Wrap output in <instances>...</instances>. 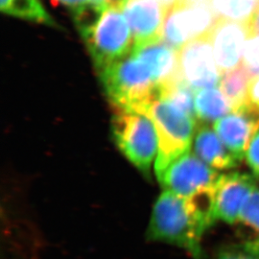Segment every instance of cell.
<instances>
[{"label":"cell","instance_id":"7402d4cb","mask_svg":"<svg viewBox=\"0 0 259 259\" xmlns=\"http://www.w3.org/2000/svg\"><path fill=\"white\" fill-rule=\"evenodd\" d=\"M214 259H259V255L241 245L224 248L216 253Z\"/></svg>","mask_w":259,"mask_h":259},{"label":"cell","instance_id":"7c38bea8","mask_svg":"<svg viewBox=\"0 0 259 259\" xmlns=\"http://www.w3.org/2000/svg\"><path fill=\"white\" fill-rule=\"evenodd\" d=\"M213 129L228 149L242 161L250 140L259 130V111L246 105L213 123Z\"/></svg>","mask_w":259,"mask_h":259},{"label":"cell","instance_id":"4fadbf2b","mask_svg":"<svg viewBox=\"0 0 259 259\" xmlns=\"http://www.w3.org/2000/svg\"><path fill=\"white\" fill-rule=\"evenodd\" d=\"M179 50L162 39L135 47L132 54L147 65L157 85L183 80L180 75Z\"/></svg>","mask_w":259,"mask_h":259},{"label":"cell","instance_id":"5bb4252c","mask_svg":"<svg viewBox=\"0 0 259 259\" xmlns=\"http://www.w3.org/2000/svg\"><path fill=\"white\" fill-rule=\"evenodd\" d=\"M192 145L195 155L217 171L231 170L240 164V160L224 144L208 124L198 123Z\"/></svg>","mask_w":259,"mask_h":259},{"label":"cell","instance_id":"8fae6325","mask_svg":"<svg viewBox=\"0 0 259 259\" xmlns=\"http://www.w3.org/2000/svg\"><path fill=\"white\" fill-rule=\"evenodd\" d=\"M121 10L131 28L134 48L161 39L167 10L157 0H127Z\"/></svg>","mask_w":259,"mask_h":259},{"label":"cell","instance_id":"484cf974","mask_svg":"<svg viewBox=\"0 0 259 259\" xmlns=\"http://www.w3.org/2000/svg\"><path fill=\"white\" fill-rule=\"evenodd\" d=\"M249 28H250V36L253 35V34H258L259 33V7L258 9L256 10L254 16L252 19L250 20V24H249Z\"/></svg>","mask_w":259,"mask_h":259},{"label":"cell","instance_id":"f1b7e54d","mask_svg":"<svg viewBox=\"0 0 259 259\" xmlns=\"http://www.w3.org/2000/svg\"><path fill=\"white\" fill-rule=\"evenodd\" d=\"M10 3H11V0H0L1 11H2L3 13H5V12H6V10L8 9Z\"/></svg>","mask_w":259,"mask_h":259},{"label":"cell","instance_id":"603a6c76","mask_svg":"<svg viewBox=\"0 0 259 259\" xmlns=\"http://www.w3.org/2000/svg\"><path fill=\"white\" fill-rule=\"evenodd\" d=\"M245 158L252 175L259 177V130L250 140Z\"/></svg>","mask_w":259,"mask_h":259},{"label":"cell","instance_id":"cb8c5ba5","mask_svg":"<svg viewBox=\"0 0 259 259\" xmlns=\"http://www.w3.org/2000/svg\"><path fill=\"white\" fill-rule=\"evenodd\" d=\"M247 106L251 110L259 111V76L250 80L247 94Z\"/></svg>","mask_w":259,"mask_h":259},{"label":"cell","instance_id":"5b68a950","mask_svg":"<svg viewBox=\"0 0 259 259\" xmlns=\"http://www.w3.org/2000/svg\"><path fill=\"white\" fill-rule=\"evenodd\" d=\"M133 39L129 23L122 15L121 7L107 8L92 36L84 41L97 73L131 55L134 48Z\"/></svg>","mask_w":259,"mask_h":259},{"label":"cell","instance_id":"277c9868","mask_svg":"<svg viewBox=\"0 0 259 259\" xmlns=\"http://www.w3.org/2000/svg\"><path fill=\"white\" fill-rule=\"evenodd\" d=\"M111 133L116 147L130 162L149 176L157 155V132L147 116L134 111L114 110Z\"/></svg>","mask_w":259,"mask_h":259},{"label":"cell","instance_id":"ffe728a7","mask_svg":"<svg viewBox=\"0 0 259 259\" xmlns=\"http://www.w3.org/2000/svg\"><path fill=\"white\" fill-rule=\"evenodd\" d=\"M239 223L257 233V238L246 242L243 246L247 250L259 255V188L250 196V200L242 212Z\"/></svg>","mask_w":259,"mask_h":259},{"label":"cell","instance_id":"9c48e42d","mask_svg":"<svg viewBox=\"0 0 259 259\" xmlns=\"http://www.w3.org/2000/svg\"><path fill=\"white\" fill-rule=\"evenodd\" d=\"M257 189L252 174L233 171L221 174L213 190L212 215L214 221L235 224Z\"/></svg>","mask_w":259,"mask_h":259},{"label":"cell","instance_id":"7a4b0ae2","mask_svg":"<svg viewBox=\"0 0 259 259\" xmlns=\"http://www.w3.org/2000/svg\"><path fill=\"white\" fill-rule=\"evenodd\" d=\"M137 112L147 116L155 125L158 141L155 172L159 181L168 167L190 152L198 121L172 103L160 98L158 93Z\"/></svg>","mask_w":259,"mask_h":259},{"label":"cell","instance_id":"9a60e30c","mask_svg":"<svg viewBox=\"0 0 259 259\" xmlns=\"http://www.w3.org/2000/svg\"><path fill=\"white\" fill-rule=\"evenodd\" d=\"M195 111L198 123L210 124L227 116L233 107L220 88H210L195 93Z\"/></svg>","mask_w":259,"mask_h":259},{"label":"cell","instance_id":"ac0fdd59","mask_svg":"<svg viewBox=\"0 0 259 259\" xmlns=\"http://www.w3.org/2000/svg\"><path fill=\"white\" fill-rule=\"evenodd\" d=\"M108 7L94 2H89L83 6L71 10V16L80 36L85 41L102 19Z\"/></svg>","mask_w":259,"mask_h":259},{"label":"cell","instance_id":"6da1fadb","mask_svg":"<svg viewBox=\"0 0 259 259\" xmlns=\"http://www.w3.org/2000/svg\"><path fill=\"white\" fill-rule=\"evenodd\" d=\"M214 223L210 212L203 206L164 190L154 205L147 237L174 244L199 259L203 253V235Z\"/></svg>","mask_w":259,"mask_h":259},{"label":"cell","instance_id":"ba28073f","mask_svg":"<svg viewBox=\"0 0 259 259\" xmlns=\"http://www.w3.org/2000/svg\"><path fill=\"white\" fill-rule=\"evenodd\" d=\"M180 75L194 91L219 87L222 74L216 63L210 33L189 41L179 52Z\"/></svg>","mask_w":259,"mask_h":259},{"label":"cell","instance_id":"3957f363","mask_svg":"<svg viewBox=\"0 0 259 259\" xmlns=\"http://www.w3.org/2000/svg\"><path fill=\"white\" fill-rule=\"evenodd\" d=\"M98 75L114 110L137 112L157 93V83L148 66L133 54L108 66Z\"/></svg>","mask_w":259,"mask_h":259},{"label":"cell","instance_id":"4316f807","mask_svg":"<svg viewBox=\"0 0 259 259\" xmlns=\"http://www.w3.org/2000/svg\"><path fill=\"white\" fill-rule=\"evenodd\" d=\"M157 1L167 10V12L171 8L175 7L176 5H179L184 2H188L187 0H157Z\"/></svg>","mask_w":259,"mask_h":259},{"label":"cell","instance_id":"52a82bcc","mask_svg":"<svg viewBox=\"0 0 259 259\" xmlns=\"http://www.w3.org/2000/svg\"><path fill=\"white\" fill-rule=\"evenodd\" d=\"M217 18L205 2H184L167 12L161 39L177 50L197 37L210 33Z\"/></svg>","mask_w":259,"mask_h":259},{"label":"cell","instance_id":"30bf717a","mask_svg":"<svg viewBox=\"0 0 259 259\" xmlns=\"http://www.w3.org/2000/svg\"><path fill=\"white\" fill-rule=\"evenodd\" d=\"M249 36L248 23L217 19L210 31V37L215 60L221 74L241 65Z\"/></svg>","mask_w":259,"mask_h":259},{"label":"cell","instance_id":"e0dca14e","mask_svg":"<svg viewBox=\"0 0 259 259\" xmlns=\"http://www.w3.org/2000/svg\"><path fill=\"white\" fill-rule=\"evenodd\" d=\"M250 80V75L242 65L222 75L219 88L232 103L233 111L242 109L247 105Z\"/></svg>","mask_w":259,"mask_h":259},{"label":"cell","instance_id":"83f0119b","mask_svg":"<svg viewBox=\"0 0 259 259\" xmlns=\"http://www.w3.org/2000/svg\"><path fill=\"white\" fill-rule=\"evenodd\" d=\"M92 2L100 4V5H104L106 7H111V6H118L121 7L123 4L122 0H92Z\"/></svg>","mask_w":259,"mask_h":259},{"label":"cell","instance_id":"f546056e","mask_svg":"<svg viewBox=\"0 0 259 259\" xmlns=\"http://www.w3.org/2000/svg\"><path fill=\"white\" fill-rule=\"evenodd\" d=\"M188 2H194V1H199V0H187Z\"/></svg>","mask_w":259,"mask_h":259},{"label":"cell","instance_id":"4dcf8cb0","mask_svg":"<svg viewBox=\"0 0 259 259\" xmlns=\"http://www.w3.org/2000/svg\"><path fill=\"white\" fill-rule=\"evenodd\" d=\"M122 1H123V3H124V2H126L127 0H122ZM122 5H123V4H122Z\"/></svg>","mask_w":259,"mask_h":259},{"label":"cell","instance_id":"44dd1931","mask_svg":"<svg viewBox=\"0 0 259 259\" xmlns=\"http://www.w3.org/2000/svg\"><path fill=\"white\" fill-rule=\"evenodd\" d=\"M241 65L245 67L250 79L259 76V33L248 37Z\"/></svg>","mask_w":259,"mask_h":259},{"label":"cell","instance_id":"8992f818","mask_svg":"<svg viewBox=\"0 0 259 259\" xmlns=\"http://www.w3.org/2000/svg\"><path fill=\"white\" fill-rule=\"evenodd\" d=\"M220 175L219 171L207 165L194 153L188 152L168 167L158 182L164 190L195 200L213 194Z\"/></svg>","mask_w":259,"mask_h":259},{"label":"cell","instance_id":"d4e9b609","mask_svg":"<svg viewBox=\"0 0 259 259\" xmlns=\"http://www.w3.org/2000/svg\"><path fill=\"white\" fill-rule=\"evenodd\" d=\"M91 1L92 0H52V3L54 5L62 4L65 7L70 8V10H73L80 7V6H83Z\"/></svg>","mask_w":259,"mask_h":259},{"label":"cell","instance_id":"d6986e66","mask_svg":"<svg viewBox=\"0 0 259 259\" xmlns=\"http://www.w3.org/2000/svg\"><path fill=\"white\" fill-rule=\"evenodd\" d=\"M5 14L46 25H55L54 20L47 14L39 0H11Z\"/></svg>","mask_w":259,"mask_h":259},{"label":"cell","instance_id":"2e32d148","mask_svg":"<svg viewBox=\"0 0 259 259\" xmlns=\"http://www.w3.org/2000/svg\"><path fill=\"white\" fill-rule=\"evenodd\" d=\"M217 19H230L250 24L259 0H205Z\"/></svg>","mask_w":259,"mask_h":259}]
</instances>
